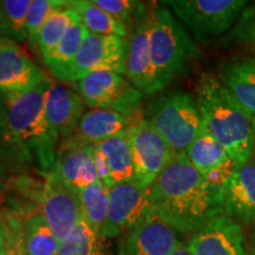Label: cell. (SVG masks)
<instances>
[{
	"instance_id": "9",
	"label": "cell",
	"mask_w": 255,
	"mask_h": 255,
	"mask_svg": "<svg viewBox=\"0 0 255 255\" xmlns=\"http://www.w3.org/2000/svg\"><path fill=\"white\" fill-rule=\"evenodd\" d=\"M128 137L133 157L135 182L149 189L176 151L144 117L133 121L128 129Z\"/></svg>"
},
{
	"instance_id": "29",
	"label": "cell",
	"mask_w": 255,
	"mask_h": 255,
	"mask_svg": "<svg viewBox=\"0 0 255 255\" xmlns=\"http://www.w3.org/2000/svg\"><path fill=\"white\" fill-rule=\"evenodd\" d=\"M78 19V14L69 7V5L53 14L46 21L38 36L37 47L41 56H46L55 49Z\"/></svg>"
},
{
	"instance_id": "25",
	"label": "cell",
	"mask_w": 255,
	"mask_h": 255,
	"mask_svg": "<svg viewBox=\"0 0 255 255\" xmlns=\"http://www.w3.org/2000/svg\"><path fill=\"white\" fill-rule=\"evenodd\" d=\"M109 188L98 180L78 190L83 221L101 237L109 210Z\"/></svg>"
},
{
	"instance_id": "38",
	"label": "cell",
	"mask_w": 255,
	"mask_h": 255,
	"mask_svg": "<svg viewBox=\"0 0 255 255\" xmlns=\"http://www.w3.org/2000/svg\"><path fill=\"white\" fill-rule=\"evenodd\" d=\"M8 229V222H6V219L4 214H2L1 209H0V241L4 240V238L7 234Z\"/></svg>"
},
{
	"instance_id": "11",
	"label": "cell",
	"mask_w": 255,
	"mask_h": 255,
	"mask_svg": "<svg viewBox=\"0 0 255 255\" xmlns=\"http://www.w3.org/2000/svg\"><path fill=\"white\" fill-rule=\"evenodd\" d=\"M149 189L135 181L109 188V210L102 229V238H116L129 232L150 209Z\"/></svg>"
},
{
	"instance_id": "17",
	"label": "cell",
	"mask_w": 255,
	"mask_h": 255,
	"mask_svg": "<svg viewBox=\"0 0 255 255\" xmlns=\"http://www.w3.org/2000/svg\"><path fill=\"white\" fill-rule=\"evenodd\" d=\"M187 246L193 255H250L241 225L226 215L191 235Z\"/></svg>"
},
{
	"instance_id": "21",
	"label": "cell",
	"mask_w": 255,
	"mask_h": 255,
	"mask_svg": "<svg viewBox=\"0 0 255 255\" xmlns=\"http://www.w3.org/2000/svg\"><path fill=\"white\" fill-rule=\"evenodd\" d=\"M132 122L114 110L91 109L84 114L75 133L70 138L95 145L128 131Z\"/></svg>"
},
{
	"instance_id": "10",
	"label": "cell",
	"mask_w": 255,
	"mask_h": 255,
	"mask_svg": "<svg viewBox=\"0 0 255 255\" xmlns=\"http://www.w3.org/2000/svg\"><path fill=\"white\" fill-rule=\"evenodd\" d=\"M128 43L116 36L87 33L77 56L59 81L77 83L96 71H111L126 75Z\"/></svg>"
},
{
	"instance_id": "15",
	"label": "cell",
	"mask_w": 255,
	"mask_h": 255,
	"mask_svg": "<svg viewBox=\"0 0 255 255\" xmlns=\"http://www.w3.org/2000/svg\"><path fill=\"white\" fill-rule=\"evenodd\" d=\"M149 12L148 8L136 20L131 37L128 43L126 75L129 83L143 95L159 92L152 66L150 43H149Z\"/></svg>"
},
{
	"instance_id": "20",
	"label": "cell",
	"mask_w": 255,
	"mask_h": 255,
	"mask_svg": "<svg viewBox=\"0 0 255 255\" xmlns=\"http://www.w3.org/2000/svg\"><path fill=\"white\" fill-rule=\"evenodd\" d=\"M219 78L234 100L255 116V59L235 57L225 60L220 66Z\"/></svg>"
},
{
	"instance_id": "35",
	"label": "cell",
	"mask_w": 255,
	"mask_h": 255,
	"mask_svg": "<svg viewBox=\"0 0 255 255\" xmlns=\"http://www.w3.org/2000/svg\"><path fill=\"white\" fill-rule=\"evenodd\" d=\"M12 234V251L11 255H25L23 247V238H21V223L8 222Z\"/></svg>"
},
{
	"instance_id": "19",
	"label": "cell",
	"mask_w": 255,
	"mask_h": 255,
	"mask_svg": "<svg viewBox=\"0 0 255 255\" xmlns=\"http://www.w3.org/2000/svg\"><path fill=\"white\" fill-rule=\"evenodd\" d=\"M85 104L78 92L51 83L46 96V117L59 137V143L75 133L85 114Z\"/></svg>"
},
{
	"instance_id": "30",
	"label": "cell",
	"mask_w": 255,
	"mask_h": 255,
	"mask_svg": "<svg viewBox=\"0 0 255 255\" xmlns=\"http://www.w3.org/2000/svg\"><path fill=\"white\" fill-rule=\"evenodd\" d=\"M68 5L69 1L65 0H32L26 24L27 40L32 46H37L39 32L46 21Z\"/></svg>"
},
{
	"instance_id": "28",
	"label": "cell",
	"mask_w": 255,
	"mask_h": 255,
	"mask_svg": "<svg viewBox=\"0 0 255 255\" xmlns=\"http://www.w3.org/2000/svg\"><path fill=\"white\" fill-rule=\"evenodd\" d=\"M32 0H0L2 36L21 43L27 39V15Z\"/></svg>"
},
{
	"instance_id": "13",
	"label": "cell",
	"mask_w": 255,
	"mask_h": 255,
	"mask_svg": "<svg viewBox=\"0 0 255 255\" xmlns=\"http://www.w3.org/2000/svg\"><path fill=\"white\" fill-rule=\"evenodd\" d=\"M223 215L235 222H255V158L234 165L222 183Z\"/></svg>"
},
{
	"instance_id": "34",
	"label": "cell",
	"mask_w": 255,
	"mask_h": 255,
	"mask_svg": "<svg viewBox=\"0 0 255 255\" xmlns=\"http://www.w3.org/2000/svg\"><path fill=\"white\" fill-rule=\"evenodd\" d=\"M94 156H95V163L96 169H97L98 178L109 187L110 183V176H109V169H108L107 159H105L104 155L97 146L94 145Z\"/></svg>"
},
{
	"instance_id": "3",
	"label": "cell",
	"mask_w": 255,
	"mask_h": 255,
	"mask_svg": "<svg viewBox=\"0 0 255 255\" xmlns=\"http://www.w3.org/2000/svg\"><path fill=\"white\" fill-rule=\"evenodd\" d=\"M49 78L38 87L20 94H0L9 128L33 164L41 174L55 167L59 137L46 117V96Z\"/></svg>"
},
{
	"instance_id": "22",
	"label": "cell",
	"mask_w": 255,
	"mask_h": 255,
	"mask_svg": "<svg viewBox=\"0 0 255 255\" xmlns=\"http://www.w3.org/2000/svg\"><path fill=\"white\" fill-rule=\"evenodd\" d=\"M104 155L109 169V187L135 181V167L128 131L95 144Z\"/></svg>"
},
{
	"instance_id": "7",
	"label": "cell",
	"mask_w": 255,
	"mask_h": 255,
	"mask_svg": "<svg viewBox=\"0 0 255 255\" xmlns=\"http://www.w3.org/2000/svg\"><path fill=\"white\" fill-rule=\"evenodd\" d=\"M43 175L44 182L28 191V195L37 205V213L43 216L57 239L62 241L82 220L78 191L66 186L52 171Z\"/></svg>"
},
{
	"instance_id": "41",
	"label": "cell",
	"mask_w": 255,
	"mask_h": 255,
	"mask_svg": "<svg viewBox=\"0 0 255 255\" xmlns=\"http://www.w3.org/2000/svg\"><path fill=\"white\" fill-rule=\"evenodd\" d=\"M252 132H253V151H255V116L252 119Z\"/></svg>"
},
{
	"instance_id": "40",
	"label": "cell",
	"mask_w": 255,
	"mask_h": 255,
	"mask_svg": "<svg viewBox=\"0 0 255 255\" xmlns=\"http://www.w3.org/2000/svg\"><path fill=\"white\" fill-rule=\"evenodd\" d=\"M250 255H255V229H254L253 235H252V239H251V251H250Z\"/></svg>"
},
{
	"instance_id": "32",
	"label": "cell",
	"mask_w": 255,
	"mask_h": 255,
	"mask_svg": "<svg viewBox=\"0 0 255 255\" xmlns=\"http://www.w3.org/2000/svg\"><path fill=\"white\" fill-rule=\"evenodd\" d=\"M96 6L127 26L144 13L148 6L136 0H92Z\"/></svg>"
},
{
	"instance_id": "24",
	"label": "cell",
	"mask_w": 255,
	"mask_h": 255,
	"mask_svg": "<svg viewBox=\"0 0 255 255\" xmlns=\"http://www.w3.org/2000/svg\"><path fill=\"white\" fill-rule=\"evenodd\" d=\"M69 7L78 14L89 33L100 36H127V26L96 6L92 0H69Z\"/></svg>"
},
{
	"instance_id": "36",
	"label": "cell",
	"mask_w": 255,
	"mask_h": 255,
	"mask_svg": "<svg viewBox=\"0 0 255 255\" xmlns=\"http://www.w3.org/2000/svg\"><path fill=\"white\" fill-rule=\"evenodd\" d=\"M11 251H12V234H11V228H9V223H8L7 234H6L4 240L0 241V255H11Z\"/></svg>"
},
{
	"instance_id": "14",
	"label": "cell",
	"mask_w": 255,
	"mask_h": 255,
	"mask_svg": "<svg viewBox=\"0 0 255 255\" xmlns=\"http://www.w3.org/2000/svg\"><path fill=\"white\" fill-rule=\"evenodd\" d=\"M46 78L15 41L0 38V94L30 91Z\"/></svg>"
},
{
	"instance_id": "8",
	"label": "cell",
	"mask_w": 255,
	"mask_h": 255,
	"mask_svg": "<svg viewBox=\"0 0 255 255\" xmlns=\"http://www.w3.org/2000/svg\"><path fill=\"white\" fill-rule=\"evenodd\" d=\"M76 87L88 107L114 110L128 119L138 110L143 96L122 75L111 71L92 72L76 83Z\"/></svg>"
},
{
	"instance_id": "1",
	"label": "cell",
	"mask_w": 255,
	"mask_h": 255,
	"mask_svg": "<svg viewBox=\"0 0 255 255\" xmlns=\"http://www.w3.org/2000/svg\"><path fill=\"white\" fill-rule=\"evenodd\" d=\"M150 210L176 232L195 234L223 215L222 186L194 168L186 151L176 152L149 190Z\"/></svg>"
},
{
	"instance_id": "6",
	"label": "cell",
	"mask_w": 255,
	"mask_h": 255,
	"mask_svg": "<svg viewBox=\"0 0 255 255\" xmlns=\"http://www.w3.org/2000/svg\"><path fill=\"white\" fill-rule=\"evenodd\" d=\"M161 4L170 8L196 41L206 44L231 32L250 2L246 0H168Z\"/></svg>"
},
{
	"instance_id": "27",
	"label": "cell",
	"mask_w": 255,
	"mask_h": 255,
	"mask_svg": "<svg viewBox=\"0 0 255 255\" xmlns=\"http://www.w3.org/2000/svg\"><path fill=\"white\" fill-rule=\"evenodd\" d=\"M103 240L82 219L60 241L58 255H107Z\"/></svg>"
},
{
	"instance_id": "23",
	"label": "cell",
	"mask_w": 255,
	"mask_h": 255,
	"mask_svg": "<svg viewBox=\"0 0 255 255\" xmlns=\"http://www.w3.org/2000/svg\"><path fill=\"white\" fill-rule=\"evenodd\" d=\"M25 255H58L60 241L39 213H31L21 222Z\"/></svg>"
},
{
	"instance_id": "2",
	"label": "cell",
	"mask_w": 255,
	"mask_h": 255,
	"mask_svg": "<svg viewBox=\"0 0 255 255\" xmlns=\"http://www.w3.org/2000/svg\"><path fill=\"white\" fill-rule=\"evenodd\" d=\"M195 98L203 124L226 149L234 164L250 161L253 155V117L234 100L218 76L201 73Z\"/></svg>"
},
{
	"instance_id": "5",
	"label": "cell",
	"mask_w": 255,
	"mask_h": 255,
	"mask_svg": "<svg viewBox=\"0 0 255 255\" xmlns=\"http://www.w3.org/2000/svg\"><path fill=\"white\" fill-rule=\"evenodd\" d=\"M144 119L176 152L186 151L202 128L195 96L182 90L155 97L146 107Z\"/></svg>"
},
{
	"instance_id": "12",
	"label": "cell",
	"mask_w": 255,
	"mask_h": 255,
	"mask_svg": "<svg viewBox=\"0 0 255 255\" xmlns=\"http://www.w3.org/2000/svg\"><path fill=\"white\" fill-rule=\"evenodd\" d=\"M178 244L176 231L149 209L128 232L121 255H171Z\"/></svg>"
},
{
	"instance_id": "37",
	"label": "cell",
	"mask_w": 255,
	"mask_h": 255,
	"mask_svg": "<svg viewBox=\"0 0 255 255\" xmlns=\"http://www.w3.org/2000/svg\"><path fill=\"white\" fill-rule=\"evenodd\" d=\"M8 164L0 162V193L6 189L8 184Z\"/></svg>"
},
{
	"instance_id": "39",
	"label": "cell",
	"mask_w": 255,
	"mask_h": 255,
	"mask_svg": "<svg viewBox=\"0 0 255 255\" xmlns=\"http://www.w3.org/2000/svg\"><path fill=\"white\" fill-rule=\"evenodd\" d=\"M171 255H193V254H191V252L189 248H188L187 245L180 242V244L176 246V248L174 250L173 253H171Z\"/></svg>"
},
{
	"instance_id": "42",
	"label": "cell",
	"mask_w": 255,
	"mask_h": 255,
	"mask_svg": "<svg viewBox=\"0 0 255 255\" xmlns=\"http://www.w3.org/2000/svg\"><path fill=\"white\" fill-rule=\"evenodd\" d=\"M0 38H4V36H2V28H1V17H0Z\"/></svg>"
},
{
	"instance_id": "26",
	"label": "cell",
	"mask_w": 255,
	"mask_h": 255,
	"mask_svg": "<svg viewBox=\"0 0 255 255\" xmlns=\"http://www.w3.org/2000/svg\"><path fill=\"white\" fill-rule=\"evenodd\" d=\"M87 28L82 24L81 19H78L75 24L70 27L68 33L64 36L62 41L46 56L43 57L44 63L49 68L51 72L57 79L62 77L65 70L77 56L81 49L83 41L87 37Z\"/></svg>"
},
{
	"instance_id": "16",
	"label": "cell",
	"mask_w": 255,
	"mask_h": 255,
	"mask_svg": "<svg viewBox=\"0 0 255 255\" xmlns=\"http://www.w3.org/2000/svg\"><path fill=\"white\" fill-rule=\"evenodd\" d=\"M53 174L66 186L78 191L98 181L94 145L69 138L60 142L57 150Z\"/></svg>"
},
{
	"instance_id": "31",
	"label": "cell",
	"mask_w": 255,
	"mask_h": 255,
	"mask_svg": "<svg viewBox=\"0 0 255 255\" xmlns=\"http://www.w3.org/2000/svg\"><path fill=\"white\" fill-rule=\"evenodd\" d=\"M0 162L8 165L31 164L30 157L9 128L1 102H0Z\"/></svg>"
},
{
	"instance_id": "33",
	"label": "cell",
	"mask_w": 255,
	"mask_h": 255,
	"mask_svg": "<svg viewBox=\"0 0 255 255\" xmlns=\"http://www.w3.org/2000/svg\"><path fill=\"white\" fill-rule=\"evenodd\" d=\"M227 41L255 47V2L245 8L238 23L229 32Z\"/></svg>"
},
{
	"instance_id": "18",
	"label": "cell",
	"mask_w": 255,
	"mask_h": 255,
	"mask_svg": "<svg viewBox=\"0 0 255 255\" xmlns=\"http://www.w3.org/2000/svg\"><path fill=\"white\" fill-rule=\"evenodd\" d=\"M186 154L190 163L203 177L220 186H222L235 165L226 149L213 137L203 122L200 132L188 146Z\"/></svg>"
},
{
	"instance_id": "4",
	"label": "cell",
	"mask_w": 255,
	"mask_h": 255,
	"mask_svg": "<svg viewBox=\"0 0 255 255\" xmlns=\"http://www.w3.org/2000/svg\"><path fill=\"white\" fill-rule=\"evenodd\" d=\"M149 43L159 91L186 75L201 57L195 41L163 4L149 12Z\"/></svg>"
}]
</instances>
